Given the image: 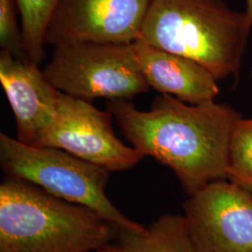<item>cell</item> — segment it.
<instances>
[{
    "label": "cell",
    "instance_id": "cell-1",
    "mask_svg": "<svg viewBox=\"0 0 252 252\" xmlns=\"http://www.w3.org/2000/svg\"><path fill=\"white\" fill-rule=\"evenodd\" d=\"M107 108L132 147L169 167L189 195L227 180L230 138L241 118L234 108L214 101L191 105L163 94L148 111L129 100L110 101Z\"/></svg>",
    "mask_w": 252,
    "mask_h": 252
},
{
    "label": "cell",
    "instance_id": "cell-2",
    "mask_svg": "<svg viewBox=\"0 0 252 252\" xmlns=\"http://www.w3.org/2000/svg\"><path fill=\"white\" fill-rule=\"evenodd\" d=\"M121 230L88 207L27 181L0 185V252H89L117 242Z\"/></svg>",
    "mask_w": 252,
    "mask_h": 252
},
{
    "label": "cell",
    "instance_id": "cell-3",
    "mask_svg": "<svg viewBox=\"0 0 252 252\" xmlns=\"http://www.w3.org/2000/svg\"><path fill=\"white\" fill-rule=\"evenodd\" d=\"M251 30L224 0H151L136 40L192 59L220 81L238 74Z\"/></svg>",
    "mask_w": 252,
    "mask_h": 252
},
{
    "label": "cell",
    "instance_id": "cell-4",
    "mask_svg": "<svg viewBox=\"0 0 252 252\" xmlns=\"http://www.w3.org/2000/svg\"><path fill=\"white\" fill-rule=\"evenodd\" d=\"M0 166L8 178L27 181L58 198L90 208L121 232L145 230L107 196L110 171L63 150L26 144L1 133Z\"/></svg>",
    "mask_w": 252,
    "mask_h": 252
},
{
    "label": "cell",
    "instance_id": "cell-5",
    "mask_svg": "<svg viewBox=\"0 0 252 252\" xmlns=\"http://www.w3.org/2000/svg\"><path fill=\"white\" fill-rule=\"evenodd\" d=\"M42 70L63 94L81 99L130 100L148 92L133 43L66 42L54 46Z\"/></svg>",
    "mask_w": 252,
    "mask_h": 252
},
{
    "label": "cell",
    "instance_id": "cell-6",
    "mask_svg": "<svg viewBox=\"0 0 252 252\" xmlns=\"http://www.w3.org/2000/svg\"><path fill=\"white\" fill-rule=\"evenodd\" d=\"M111 118L109 111L99 110L89 101L62 93L54 119L35 146L63 150L108 171L128 170L144 154L118 138Z\"/></svg>",
    "mask_w": 252,
    "mask_h": 252
},
{
    "label": "cell",
    "instance_id": "cell-7",
    "mask_svg": "<svg viewBox=\"0 0 252 252\" xmlns=\"http://www.w3.org/2000/svg\"><path fill=\"white\" fill-rule=\"evenodd\" d=\"M196 252H252V192L228 180L213 181L183 205Z\"/></svg>",
    "mask_w": 252,
    "mask_h": 252
},
{
    "label": "cell",
    "instance_id": "cell-8",
    "mask_svg": "<svg viewBox=\"0 0 252 252\" xmlns=\"http://www.w3.org/2000/svg\"><path fill=\"white\" fill-rule=\"evenodd\" d=\"M150 3L151 0H59L46 31L45 44L133 43Z\"/></svg>",
    "mask_w": 252,
    "mask_h": 252
},
{
    "label": "cell",
    "instance_id": "cell-9",
    "mask_svg": "<svg viewBox=\"0 0 252 252\" xmlns=\"http://www.w3.org/2000/svg\"><path fill=\"white\" fill-rule=\"evenodd\" d=\"M0 82L15 116L17 139L35 146L54 119L62 92L51 84L37 64L19 60L6 51L0 54Z\"/></svg>",
    "mask_w": 252,
    "mask_h": 252
},
{
    "label": "cell",
    "instance_id": "cell-10",
    "mask_svg": "<svg viewBox=\"0 0 252 252\" xmlns=\"http://www.w3.org/2000/svg\"><path fill=\"white\" fill-rule=\"evenodd\" d=\"M133 47L150 88L191 105L214 101L218 96L216 78L201 63L141 40L134 41Z\"/></svg>",
    "mask_w": 252,
    "mask_h": 252
},
{
    "label": "cell",
    "instance_id": "cell-11",
    "mask_svg": "<svg viewBox=\"0 0 252 252\" xmlns=\"http://www.w3.org/2000/svg\"><path fill=\"white\" fill-rule=\"evenodd\" d=\"M124 252H196L183 215L165 214L141 232H122Z\"/></svg>",
    "mask_w": 252,
    "mask_h": 252
},
{
    "label": "cell",
    "instance_id": "cell-12",
    "mask_svg": "<svg viewBox=\"0 0 252 252\" xmlns=\"http://www.w3.org/2000/svg\"><path fill=\"white\" fill-rule=\"evenodd\" d=\"M21 19L25 48L30 62L44 59L46 31L59 0H15Z\"/></svg>",
    "mask_w": 252,
    "mask_h": 252
},
{
    "label": "cell",
    "instance_id": "cell-13",
    "mask_svg": "<svg viewBox=\"0 0 252 252\" xmlns=\"http://www.w3.org/2000/svg\"><path fill=\"white\" fill-rule=\"evenodd\" d=\"M227 180L252 192V118L234 125L229 144Z\"/></svg>",
    "mask_w": 252,
    "mask_h": 252
},
{
    "label": "cell",
    "instance_id": "cell-14",
    "mask_svg": "<svg viewBox=\"0 0 252 252\" xmlns=\"http://www.w3.org/2000/svg\"><path fill=\"white\" fill-rule=\"evenodd\" d=\"M17 11L15 0H0V46L2 51L19 60L29 61L23 32L19 29Z\"/></svg>",
    "mask_w": 252,
    "mask_h": 252
},
{
    "label": "cell",
    "instance_id": "cell-15",
    "mask_svg": "<svg viewBox=\"0 0 252 252\" xmlns=\"http://www.w3.org/2000/svg\"><path fill=\"white\" fill-rule=\"evenodd\" d=\"M89 252H124L122 247L120 246V244L116 242V243L110 244L108 245L104 248H101L98 250H95V251H92Z\"/></svg>",
    "mask_w": 252,
    "mask_h": 252
},
{
    "label": "cell",
    "instance_id": "cell-16",
    "mask_svg": "<svg viewBox=\"0 0 252 252\" xmlns=\"http://www.w3.org/2000/svg\"><path fill=\"white\" fill-rule=\"evenodd\" d=\"M245 15L249 26L252 28V0H247V9Z\"/></svg>",
    "mask_w": 252,
    "mask_h": 252
},
{
    "label": "cell",
    "instance_id": "cell-17",
    "mask_svg": "<svg viewBox=\"0 0 252 252\" xmlns=\"http://www.w3.org/2000/svg\"></svg>",
    "mask_w": 252,
    "mask_h": 252
}]
</instances>
